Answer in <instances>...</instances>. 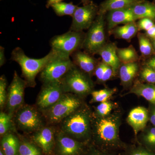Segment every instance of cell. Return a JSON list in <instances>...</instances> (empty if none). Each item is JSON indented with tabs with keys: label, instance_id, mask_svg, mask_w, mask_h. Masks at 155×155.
Here are the masks:
<instances>
[{
	"label": "cell",
	"instance_id": "21",
	"mask_svg": "<svg viewBox=\"0 0 155 155\" xmlns=\"http://www.w3.org/2000/svg\"><path fill=\"white\" fill-rule=\"evenodd\" d=\"M139 32L136 22H133L122 26H116L108 32V34L114 35L116 39L125 40L130 42Z\"/></svg>",
	"mask_w": 155,
	"mask_h": 155
},
{
	"label": "cell",
	"instance_id": "33",
	"mask_svg": "<svg viewBox=\"0 0 155 155\" xmlns=\"http://www.w3.org/2000/svg\"><path fill=\"white\" fill-rule=\"evenodd\" d=\"M115 109V104L110 101H107L100 103L96 107L93 113L98 117H105L110 115L113 112V110Z\"/></svg>",
	"mask_w": 155,
	"mask_h": 155
},
{
	"label": "cell",
	"instance_id": "24",
	"mask_svg": "<svg viewBox=\"0 0 155 155\" xmlns=\"http://www.w3.org/2000/svg\"><path fill=\"white\" fill-rule=\"evenodd\" d=\"M136 141L150 151L155 153V127L147 125L143 130L138 134Z\"/></svg>",
	"mask_w": 155,
	"mask_h": 155
},
{
	"label": "cell",
	"instance_id": "10",
	"mask_svg": "<svg viewBox=\"0 0 155 155\" xmlns=\"http://www.w3.org/2000/svg\"><path fill=\"white\" fill-rule=\"evenodd\" d=\"M27 85L26 81L19 77L15 71L7 91V108L11 116L22 106L24 101V91Z\"/></svg>",
	"mask_w": 155,
	"mask_h": 155
},
{
	"label": "cell",
	"instance_id": "29",
	"mask_svg": "<svg viewBox=\"0 0 155 155\" xmlns=\"http://www.w3.org/2000/svg\"><path fill=\"white\" fill-rule=\"evenodd\" d=\"M116 88H106L99 91H93L91 93V103H101L108 101L116 92Z\"/></svg>",
	"mask_w": 155,
	"mask_h": 155
},
{
	"label": "cell",
	"instance_id": "45",
	"mask_svg": "<svg viewBox=\"0 0 155 155\" xmlns=\"http://www.w3.org/2000/svg\"><path fill=\"white\" fill-rule=\"evenodd\" d=\"M151 41L152 43L154 49V50H155V39H154L153 40Z\"/></svg>",
	"mask_w": 155,
	"mask_h": 155
},
{
	"label": "cell",
	"instance_id": "27",
	"mask_svg": "<svg viewBox=\"0 0 155 155\" xmlns=\"http://www.w3.org/2000/svg\"><path fill=\"white\" fill-rule=\"evenodd\" d=\"M137 36L138 39L140 51L141 53V60L144 61L155 54V50L151 41L144 33L139 32Z\"/></svg>",
	"mask_w": 155,
	"mask_h": 155
},
{
	"label": "cell",
	"instance_id": "19",
	"mask_svg": "<svg viewBox=\"0 0 155 155\" xmlns=\"http://www.w3.org/2000/svg\"><path fill=\"white\" fill-rule=\"evenodd\" d=\"M117 48L116 43L108 42L99 51L97 54L101 56L102 61L110 66L118 75V71L122 63L117 56Z\"/></svg>",
	"mask_w": 155,
	"mask_h": 155
},
{
	"label": "cell",
	"instance_id": "17",
	"mask_svg": "<svg viewBox=\"0 0 155 155\" xmlns=\"http://www.w3.org/2000/svg\"><path fill=\"white\" fill-rule=\"evenodd\" d=\"M32 140L46 155L51 154L55 145L54 130L50 127L39 129L33 136Z\"/></svg>",
	"mask_w": 155,
	"mask_h": 155
},
{
	"label": "cell",
	"instance_id": "31",
	"mask_svg": "<svg viewBox=\"0 0 155 155\" xmlns=\"http://www.w3.org/2000/svg\"><path fill=\"white\" fill-rule=\"evenodd\" d=\"M119 155H155V153L150 151L141 145L128 144Z\"/></svg>",
	"mask_w": 155,
	"mask_h": 155
},
{
	"label": "cell",
	"instance_id": "40",
	"mask_svg": "<svg viewBox=\"0 0 155 155\" xmlns=\"http://www.w3.org/2000/svg\"><path fill=\"white\" fill-rule=\"evenodd\" d=\"M142 63L150 67L155 71V54L146 60L142 61Z\"/></svg>",
	"mask_w": 155,
	"mask_h": 155
},
{
	"label": "cell",
	"instance_id": "47",
	"mask_svg": "<svg viewBox=\"0 0 155 155\" xmlns=\"http://www.w3.org/2000/svg\"><path fill=\"white\" fill-rule=\"evenodd\" d=\"M153 3L154 5L155 6V0H153Z\"/></svg>",
	"mask_w": 155,
	"mask_h": 155
},
{
	"label": "cell",
	"instance_id": "36",
	"mask_svg": "<svg viewBox=\"0 0 155 155\" xmlns=\"http://www.w3.org/2000/svg\"><path fill=\"white\" fill-rule=\"evenodd\" d=\"M139 31L148 30L155 24V21L149 18H142L137 20L136 22Z\"/></svg>",
	"mask_w": 155,
	"mask_h": 155
},
{
	"label": "cell",
	"instance_id": "37",
	"mask_svg": "<svg viewBox=\"0 0 155 155\" xmlns=\"http://www.w3.org/2000/svg\"><path fill=\"white\" fill-rule=\"evenodd\" d=\"M117 75L114 69L109 65L105 64L104 70L103 72L101 84L105 83L108 81L113 79Z\"/></svg>",
	"mask_w": 155,
	"mask_h": 155
},
{
	"label": "cell",
	"instance_id": "35",
	"mask_svg": "<svg viewBox=\"0 0 155 155\" xmlns=\"http://www.w3.org/2000/svg\"><path fill=\"white\" fill-rule=\"evenodd\" d=\"M7 80L4 75L0 78V106L1 108L4 107L5 104L7 102L8 91L6 90Z\"/></svg>",
	"mask_w": 155,
	"mask_h": 155
},
{
	"label": "cell",
	"instance_id": "28",
	"mask_svg": "<svg viewBox=\"0 0 155 155\" xmlns=\"http://www.w3.org/2000/svg\"><path fill=\"white\" fill-rule=\"evenodd\" d=\"M56 15L59 17L69 15L72 17L78 6L73 5V3H67L60 2L53 4L51 6Z\"/></svg>",
	"mask_w": 155,
	"mask_h": 155
},
{
	"label": "cell",
	"instance_id": "43",
	"mask_svg": "<svg viewBox=\"0 0 155 155\" xmlns=\"http://www.w3.org/2000/svg\"><path fill=\"white\" fill-rule=\"evenodd\" d=\"M62 1L63 0H48L46 7L47 8H49L50 7H51V6L53 4L60 2H62Z\"/></svg>",
	"mask_w": 155,
	"mask_h": 155
},
{
	"label": "cell",
	"instance_id": "23",
	"mask_svg": "<svg viewBox=\"0 0 155 155\" xmlns=\"http://www.w3.org/2000/svg\"><path fill=\"white\" fill-rule=\"evenodd\" d=\"M137 20L142 18H149L155 21V6L153 3L143 0L131 8Z\"/></svg>",
	"mask_w": 155,
	"mask_h": 155
},
{
	"label": "cell",
	"instance_id": "14",
	"mask_svg": "<svg viewBox=\"0 0 155 155\" xmlns=\"http://www.w3.org/2000/svg\"><path fill=\"white\" fill-rule=\"evenodd\" d=\"M127 122L133 129L136 138L138 134L145 128L149 122L148 109L141 106L133 108L128 114Z\"/></svg>",
	"mask_w": 155,
	"mask_h": 155
},
{
	"label": "cell",
	"instance_id": "30",
	"mask_svg": "<svg viewBox=\"0 0 155 155\" xmlns=\"http://www.w3.org/2000/svg\"><path fill=\"white\" fill-rule=\"evenodd\" d=\"M138 76L142 82L155 84V70L142 62Z\"/></svg>",
	"mask_w": 155,
	"mask_h": 155
},
{
	"label": "cell",
	"instance_id": "38",
	"mask_svg": "<svg viewBox=\"0 0 155 155\" xmlns=\"http://www.w3.org/2000/svg\"><path fill=\"white\" fill-rule=\"evenodd\" d=\"M84 155H119L116 153L110 152L102 150L97 148L91 144H89Z\"/></svg>",
	"mask_w": 155,
	"mask_h": 155
},
{
	"label": "cell",
	"instance_id": "15",
	"mask_svg": "<svg viewBox=\"0 0 155 155\" xmlns=\"http://www.w3.org/2000/svg\"><path fill=\"white\" fill-rule=\"evenodd\" d=\"M106 22L108 33L120 24L136 22L131 8L109 11L107 13Z\"/></svg>",
	"mask_w": 155,
	"mask_h": 155
},
{
	"label": "cell",
	"instance_id": "18",
	"mask_svg": "<svg viewBox=\"0 0 155 155\" xmlns=\"http://www.w3.org/2000/svg\"><path fill=\"white\" fill-rule=\"evenodd\" d=\"M141 66V62L128 64H121L118 74L121 81V84L124 88H131L136 78L138 76Z\"/></svg>",
	"mask_w": 155,
	"mask_h": 155
},
{
	"label": "cell",
	"instance_id": "25",
	"mask_svg": "<svg viewBox=\"0 0 155 155\" xmlns=\"http://www.w3.org/2000/svg\"><path fill=\"white\" fill-rule=\"evenodd\" d=\"M19 140L14 134H6L1 141V149L5 155H17L19 146Z\"/></svg>",
	"mask_w": 155,
	"mask_h": 155
},
{
	"label": "cell",
	"instance_id": "2",
	"mask_svg": "<svg viewBox=\"0 0 155 155\" xmlns=\"http://www.w3.org/2000/svg\"><path fill=\"white\" fill-rule=\"evenodd\" d=\"M92 115V112L88 106L82 104L64 119L62 128L64 133L89 144L91 139Z\"/></svg>",
	"mask_w": 155,
	"mask_h": 155
},
{
	"label": "cell",
	"instance_id": "3",
	"mask_svg": "<svg viewBox=\"0 0 155 155\" xmlns=\"http://www.w3.org/2000/svg\"><path fill=\"white\" fill-rule=\"evenodd\" d=\"M60 54L51 49L49 53L44 58L34 59L26 56L21 48L17 47L12 51L11 59L18 63L21 67L22 76L27 85L33 87L36 84L35 79L36 75Z\"/></svg>",
	"mask_w": 155,
	"mask_h": 155
},
{
	"label": "cell",
	"instance_id": "6",
	"mask_svg": "<svg viewBox=\"0 0 155 155\" xmlns=\"http://www.w3.org/2000/svg\"><path fill=\"white\" fill-rule=\"evenodd\" d=\"M85 35L83 31L69 30L66 33L54 36L50 40V45L52 49L71 57L72 54L82 49Z\"/></svg>",
	"mask_w": 155,
	"mask_h": 155
},
{
	"label": "cell",
	"instance_id": "4",
	"mask_svg": "<svg viewBox=\"0 0 155 155\" xmlns=\"http://www.w3.org/2000/svg\"><path fill=\"white\" fill-rule=\"evenodd\" d=\"M106 14H98L95 20L85 33L82 49L86 52L97 54L107 41Z\"/></svg>",
	"mask_w": 155,
	"mask_h": 155
},
{
	"label": "cell",
	"instance_id": "7",
	"mask_svg": "<svg viewBox=\"0 0 155 155\" xmlns=\"http://www.w3.org/2000/svg\"><path fill=\"white\" fill-rule=\"evenodd\" d=\"M70 56L60 53L40 72V79L44 83L61 82L75 64Z\"/></svg>",
	"mask_w": 155,
	"mask_h": 155
},
{
	"label": "cell",
	"instance_id": "26",
	"mask_svg": "<svg viewBox=\"0 0 155 155\" xmlns=\"http://www.w3.org/2000/svg\"><path fill=\"white\" fill-rule=\"evenodd\" d=\"M117 54L122 64H128L141 62L140 56L132 45L125 48H117Z\"/></svg>",
	"mask_w": 155,
	"mask_h": 155
},
{
	"label": "cell",
	"instance_id": "46",
	"mask_svg": "<svg viewBox=\"0 0 155 155\" xmlns=\"http://www.w3.org/2000/svg\"><path fill=\"white\" fill-rule=\"evenodd\" d=\"M0 155H5L2 149H1V150H0Z\"/></svg>",
	"mask_w": 155,
	"mask_h": 155
},
{
	"label": "cell",
	"instance_id": "44",
	"mask_svg": "<svg viewBox=\"0 0 155 155\" xmlns=\"http://www.w3.org/2000/svg\"><path fill=\"white\" fill-rule=\"evenodd\" d=\"M81 2L83 4V5H87L89 3H90L91 1L90 0H81Z\"/></svg>",
	"mask_w": 155,
	"mask_h": 155
},
{
	"label": "cell",
	"instance_id": "20",
	"mask_svg": "<svg viewBox=\"0 0 155 155\" xmlns=\"http://www.w3.org/2000/svg\"><path fill=\"white\" fill-rule=\"evenodd\" d=\"M127 94L143 97L150 104L155 105V84L144 83L136 79L129 91L125 94Z\"/></svg>",
	"mask_w": 155,
	"mask_h": 155
},
{
	"label": "cell",
	"instance_id": "1",
	"mask_svg": "<svg viewBox=\"0 0 155 155\" xmlns=\"http://www.w3.org/2000/svg\"><path fill=\"white\" fill-rule=\"evenodd\" d=\"M122 118V112L116 109L105 117H98L92 113L91 144L110 152L118 153L125 150L127 144L119 135Z\"/></svg>",
	"mask_w": 155,
	"mask_h": 155
},
{
	"label": "cell",
	"instance_id": "11",
	"mask_svg": "<svg viewBox=\"0 0 155 155\" xmlns=\"http://www.w3.org/2000/svg\"><path fill=\"white\" fill-rule=\"evenodd\" d=\"M16 121L19 128L27 132L38 130L42 125L39 114L34 108L29 106L19 108L16 116Z\"/></svg>",
	"mask_w": 155,
	"mask_h": 155
},
{
	"label": "cell",
	"instance_id": "12",
	"mask_svg": "<svg viewBox=\"0 0 155 155\" xmlns=\"http://www.w3.org/2000/svg\"><path fill=\"white\" fill-rule=\"evenodd\" d=\"M64 92L61 81L44 83L38 98V105L41 109H48L60 99Z\"/></svg>",
	"mask_w": 155,
	"mask_h": 155
},
{
	"label": "cell",
	"instance_id": "8",
	"mask_svg": "<svg viewBox=\"0 0 155 155\" xmlns=\"http://www.w3.org/2000/svg\"><path fill=\"white\" fill-rule=\"evenodd\" d=\"M76 95L64 94L56 104L48 109L49 121L57 123L64 120L83 104L82 101Z\"/></svg>",
	"mask_w": 155,
	"mask_h": 155
},
{
	"label": "cell",
	"instance_id": "32",
	"mask_svg": "<svg viewBox=\"0 0 155 155\" xmlns=\"http://www.w3.org/2000/svg\"><path fill=\"white\" fill-rule=\"evenodd\" d=\"M17 155H41V151L35 144L27 141L19 143Z\"/></svg>",
	"mask_w": 155,
	"mask_h": 155
},
{
	"label": "cell",
	"instance_id": "34",
	"mask_svg": "<svg viewBox=\"0 0 155 155\" xmlns=\"http://www.w3.org/2000/svg\"><path fill=\"white\" fill-rule=\"evenodd\" d=\"M12 116L4 112L0 114V134L2 136L8 133L11 125Z\"/></svg>",
	"mask_w": 155,
	"mask_h": 155
},
{
	"label": "cell",
	"instance_id": "42",
	"mask_svg": "<svg viewBox=\"0 0 155 155\" xmlns=\"http://www.w3.org/2000/svg\"><path fill=\"white\" fill-rule=\"evenodd\" d=\"M5 51V48L1 46L0 47V66L1 67L4 65L6 62Z\"/></svg>",
	"mask_w": 155,
	"mask_h": 155
},
{
	"label": "cell",
	"instance_id": "13",
	"mask_svg": "<svg viewBox=\"0 0 155 155\" xmlns=\"http://www.w3.org/2000/svg\"><path fill=\"white\" fill-rule=\"evenodd\" d=\"M56 148L59 155H84L87 148L86 143L77 140L64 133L56 138Z\"/></svg>",
	"mask_w": 155,
	"mask_h": 155
},
{
	"label": "cell",
	"instance_id": "41",
	"mask_svg": "<svg viewBox=\"0 0 155 155\" xmlns=\"http://www.w3.org/2000/svg\"><path fill=\"white\" fill-rule=\"evenodd\" d=\"M145 34L151 41L155 39V24L148 30L145 31Z\"/></svg>",
	"mask_w": 155,
	"mask_h": 155
},
{
	"label": "cell",
	"instance_id": "9",
	"mask_svg": "<svg viewBox=\"0 0 155 155\" xmlns=\"http://www.w3.org/2000/svg\"><path fill=\"white\" fill-rule=\"evenodd\" d=\"M99 12V6L91 2L82 7H78L72 16L70 30L81 31L88 29L95 20Z\"/></svg>",
	"mask_w": 155,
	"mask_h": 155
},
{
	"label": "cell",
	"instance_id": "39",
	"mask_svg": "<svg viewBox=\"0 0 155 155\" xmlns=\"http://www.w3.org/2000/svg\"><path fill=\"white\" fill-rule=\"evenodd\" d=\"M149 115V122L152 125L155 127V105L150 104L148 108Z\"/></svg>",
	"mask_w": 155,
	"mask_h": 155
},
{
	"label": "cell",
	"instance_id": "22",
	"mask_svg": "<svg viewBox=\"0 0 155 155\" xmlns=\"http://www.w3.org/2000/svg\"><path fill=\"white\" fill-rule=\"evenodd\" d=\"M143 0H105L99 6L98 14H106L109 11L131 8Z\"/></svg>",
	"mask_w": 155,
	"mask_h": 155
},
{
	"label": "cell",
	"instance_id": "16",
	"mask_svg": "<svg viewBox=\"0 0 155 155\" xmlns=\"http://www.w3.org/2000/svg\"><path fill=\"white\" fill-rule=\"evenodd\" d=\"M71 57L73 63L81 70L91 77L94 75L95 70L100 61L92 55L78 50L72 54Z\"/></svg>",
	"mask_w": 155,
	"mask_h": 155
},
{
	"label": "cell",
	"instance_id": "5",
	"mask_svg": "<svg viewBox=\"0 0 155 155\" xmlns=\"http://www.w3.org/2000/svg\"><path fill=\"white\" fill-rule=\"evenodd\" d=\"M91 78L75 65L61 82L65 92H70L79 96H85L94 91V84Z\"/></svg>",
	"mask_w": 155,
	"mask_h": 155
}]
</instances>
